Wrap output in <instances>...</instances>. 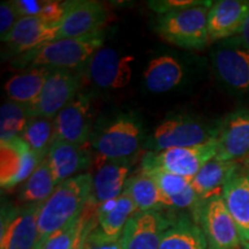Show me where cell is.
Segmentation results:
<instances>
[{"label":"cell","mask_w":249,"mask_h":249,"mask_svg":"<svg viewBox=\"0 0 249 249\" xmlns=\"http://www.w3.org/2000/svg\"><path fill=\"white\" fill-rule=\"evenodd\" d=\"M92 192L91 173L77 174L61 182L38 213V242L36 248L52 233L62 229L82 214Z\"/></svg>","instance_id":"cell-1"},{"label":"cell","mask_w":249,"mask_h":249,"mask_svg":"<svg viewBox=\"0 0 249 249\" xmlns=\"http://www.w3.org/2000/svg\"><path fill=\"white\" fill-rule=\"evenodd\" d=\"M104 30L76 38L55 39L18 57L13 62L18 67H46L71 71L87 65L104 44Z\"/></svg>","instance_id":"cell-2"},{"label":"cell","mask_w":249,"mask_h":249,"mask_svg":"<svg viewBox=\"0 0 249 249\" xmlns=\"http://www.w3.org/2000/svg\"><path fill=\"white\" fill-rule=\"evenodd\" d=\"M213 4V1H203L194 7L158 15L154 29L161 38L179 48L203 49L210 42L208 15Z\"/></svg>","instance_id":"cell-3"},{"label":"cell","mask_w":249,"mask_h":249,"mask_svg":"<svg viewBox=\"0 0 249 249\" xmlns=\"http://www.w3.org/2000/svg\"><path fill=\"white\" fill-rule=\"evenodd\" d=\"M220 120L210 121L193 116H172L156 127L147 141L151 152L172 148H188L216 141Z\"/></svg>","instance_id":"cell-4"},{"label":"cell","mask_w":249,"mask_h":249,"mask_svg":"<svg viewBox=\"0 0 249 249\" xmlns=\"http://www.w3.org/2000/svg\"><path fill=\"white\" fill-rule=\"evenodd\" d=\"M142 124L134 114H118L104 121L91 134V145L98 164L105 160H129L142 144Z\"/></svg>","instance_id":"cell-5"},{"label":"cell","mask_w":249,"mask_h":249,"mask_svg":"<svg viewBox=\"0 0 249 249\" xmlns=\"http://www.w3.org/2000/svg\"><path fill=\"white\" fill-rule=\"evenodd\" d=\"M216 154V141L195 147L149 151L142 158L141 170H161L192 180L208 161L214 160Z\"/></svg>","instance_id":"cell-6"},{"label":"cell","mask_w":249,"mask_h":249,"mask_svg":"<svg viewBox=\"0 0 249 249\" xmlns=\"http://www.w3.org/2000/svg\"><path fill=\"white\" fill-rule=\"evenodd\" d=\"M195 223L203 232L207 249L242 248L238 227L227 210L223 195L202 201Z\"/></svg>","instance_id":"cell-7"},{"label":"cell","mask_w":249,"mask_h":249,"mask_svg":"<svg viewBox=\"0 0 249 249\" xmlns=\"http://www.w3.org/2000/svg\"><path fill=\"white\" fill-rule=\"evenodd\" d=\"M211 64L224 88L235 95H249V51L235 37L226 39L211 51Z\"/></svg>","instance_id":"cell-8"},{"label":"cell","mask_w":249,"mask_h":249,"mask_svg":"<svg viewBox=\"0 0 249 249\" xmlns=\"http://www.w3.org/2000/svg\"><path fill=\"white\" fill-rule=\"evenodd\" d=\"M40 204L2 208L0 249H36Z\"/></svg>","instance_id":"cell-9"},{"label":"cell","mask_w":249,"mask_h":249,"mask_svg":"<svg viewBox=\"0 0 249 249\" xmlns=\"http://www.w3.org/2000/svg\"><path fill=\"white\" fill-rule=\"evenodd\" d=\"M81 79L76 73L66 70H53L46 81L35 104L28 107L30 118L53 120L57 114L79 93Z\"/></svg>","instance_id":"cell-10"},{"label":"cell","mask_w":249,"mask_h":249,"mask_svg":"<svg viewBox=\"0 0 249 249\" xmlns=\"http://www.w3.org/2000/svg\"><path fill=\"white\" fill-rule=\"evenodd\" d=\"M55 140L85 147L92 134L91 99L79 92L53 119Z\"/></svg>","instance_id":"cell-11"},{"label":"cell","mask_w":249,"mask_h":249,"mask_svg":"<svg viewBox=\"0 0 249 249\" xmlns=\"http://www.w3.org/2000/svg\"><path fill=\"white\" fill-rule=\"evenodd\" d=\"M44 158L36 152L21 138L0 143V186L9 189L29 179Z\"/></svg>","instance_id":"cell-12"},{"label":"cell","mask_w":249,"mask_h":249,"mask_svg":"<svg viewBox=\"0 0 249 249\" xmlns=\"http://www.w3.org/2000/svg\"><path fill=\"white\" fill-rule=\"evenodd\" d=\"M132 55H123L114 49L102 48L92 55L87 71L91 82L101 89H120L132 79Z\"/></svg>","instance_id":"cell-13"},{"label":"cell","mask_w":249,"mask_h":249,"mask_svg":"<svg viewBox=\"0 0 249 249\" xmlns=\"http://www.w3.org/2000/svg\"><path fill=\"white\" fill-rule=\"evenodd\" d=\"M108 13L104 5L91 0L66 1V11L59 23L57 39L76 38L102 31Z\"/></svg>","instance_id":"cell-14"},{"label":"cell","mask_w":249,"mask_h":249,"mask_svg":"<svg viewBox=\"0 0 249 249\" xmlns=\"http://www.w3.org/2000/svg\"><path fill=\"white\" fill-rule=\"evenodd\" d=\"M172 223L160 211H138L124 226L120 238L121 249H158Z\"/></svg>","instance_id":"cell-15"},{"label":"cell","mask_w":249,"mask_h":249,"mask_svg":"<svg viewBox=\"0 0 249 249\" xmlns=\"http://www.w3.org/2000/svg\"><path fill=\"white\" fill-rule=\"evenodd\" d=\"M214 160L236 161L249 157V107L236 108L220 120Z\"/></svg>","instance_id":"cell-16"},{"label":"cell","mask_w":249,"mask_h":249,"mask_svg":"<svg viewBox=\"0 0 249 249\" xmlns=\"http://www.w3.org/2000/svg\"><path fill=\"white\" fill-rule=\"evenodd\" d=\"M59 23H51L40 17L20 18L4 42L13 53L22 55L57 39Z\"/></svg>","instance_id":"cell-17"},{"label":"cell","mask_w":249,"mask_h":249,"mask_svg":"<svg viewBox=\"0 0 249 249\" xmlns=\"http://www.w3.org/2000/svg\"><path fill=\"white\" fill-rule=\"evenodd\" d=\"M248 14V0L214 1L208 15L209 39L222 40L235 37L240 33Z\"/></svg>","instance_id":"cell-18"},{"label":"cell","mask_w":249,"mask_h":249,"mask_svg":"<svg viewBox=\"0 0 249 249\" xmlns=\"http://www.w3.org/2000/svg\"><path fill=\"white\" fill-rule=\"evenodd\" d=\"M132 167L130 160H105L97 165L92 177V192L90 201L96 205L119 197L124 191Z\"/></svg>","instance_id":"cell-19"},{"label":"cell","mask_w":249,"mask_h":249,"mask_svg":"<svg viewBox=\"0 0 249 249\" xmlns=\"http://www.w3.org/2000/svg\"><path fill=\"white\" fill-rule=\"evenodd\" d=\"M227 210L238 227L242 246L249 242V172L240 167L223 189Z\"/></svg>","instance_id":"cell-20"},{"label":"cell","mask_w":249,"mask_h":249,"mask_svg":"<svg viewBox=\"0 0 249 249\" xmlns=\"http://www.w3.org/2000/svg\"><path fill=\"white\" fill-rule=\"evenodd\" d=\"M50 169L55 185L75 177V173L88 167L90 163L89 151L87 147L54 140L46 155Z\"/></svg>","instance_id":"cell-21"},{"label":"cell","mask_w":249,"mask_h":249,"mask_svg":"<svg viewBox=\"0 0 249 249\" xmlns=\"http://www.w3.org/2000/svg\"><path fill=\"white\" fill-rule=\"evenodd\" d=\"M138 211L132 197L124 191L119 197L98 205L96 213L98 229L110 240H120L124 226Z\"/></svg>","instance_id":"cell-22"},{"label":"cell","mask_w":249,"mask_h":249,"mask_svg":"<svg viewBox=\"0 0 249 249\" xmlns=\"http://www.w3.org/2000/svg\"><path fill=\"white\" fill-rule=\"evenodd\" d=\"M52 71L51 68L36 67L12 76L4 86L8 99L24 107L35 104Z\"/></svg>","instance_id":"cell-23"},{"label":"cell","mask_w":249,"mask_h":249,"mask_svg":"<svg viewBox=\"0 0 249 249\" xmlns=\"http://www.w3.org/2000/svg\"><path fill=\"white\" fill-rule=\"evenodd\" d=\"M185 77V68L173 55H160L151 59L143 74L148 91L164 93L177 88Z\"/></svg>","instance_id":"cell-24"},{"label":"cell","mask_w":249,"mask_h":249,"mask_svg":"<svg viewBox=\"0 0 249 249\" xmlns=\"http://www.w3.org/2000/svg\"><path fill=\"white\" fill-rule=\"evenodd\" d=\"M240 167L238 161H208L192 179L193 188L202 201L222 195L224 187Z\"/></svg>","instance_id":"cell-25"},{"label":"cell","mask_w":249,"mask_h":249,"mask_svg":"<svg viewBox=\"0 0 249 249\" xmlns=\"http://www.w3.org/2000/svg\"><path fill=\"white\" fill-rule=\"evenodd\" d=\"M124 192L132 197L139 211H160L165 208L171 209L169 200L157 182L142 171L129 177L124 186Z\"/></svg>","instance_id":"cell-26"},{"label":"cell","mask_w":249,"mask_h":249,"mask_svg":"<svg viewBox=\"0 0 249 249\" xmlns=\"http://www.w3.org/2000/svg\"><path fill=\"white\" fill-rule=\"evenodd\" d=\"M158 249H207V241L194 220L181 217L166 230Z\"/></svg>","instance_id":"cell-27"},{"label":"cell","mask_w":249,"mask_h":249,"mask_svg":"<svg viewBox=\"0 0 249 249\" xmlns=\"http://www.w3.org/2000/svg\"><path fill=\"white\" fill-rule=\"evenodd\" d=\"M55 188L57 185L45 157L29 179L23 182L18 201L23 204H40L53 194Z\"/></svg>","instance_id":"cell-28"},{"label":"cell","mask_w":249,"mask_h":249,"mask_svg":"<svg viewBox=\"0 0 249 249\" xmlns=\"http://www.w3.org/2000/svg\"><path fill=\"white\" fill-rule=\"evenodd\" d=\"M39 157L45 158L54 142V121L45 118H30L20 136Z\"/></svg>","instance_id":"cell-29"},{"label":"cell","mask_w":249,"mask_h":249,"mask_svg":"<svg viewBox=\"0 0 249 249\" xmlns=\"http://www.w3.org/2000/svg\"><path fill=\"white\" fill-rule=\"evenodd\" d=\"M29 119L27 107L11 101L4 103L0 108V143L20 138Z\"/></svg>","instance_id":"cell-30"},{"label":"cell","mask_w":249,"mask_h":249,"mask_svg":"<svg viewBox=\"0 0 249 249\" xmlns=\"http://www.w3.org/2000/svg\"><path fill=\"white\" fill-rule=\"evenodd\" d=\"M85 219L86 216L82 213L75 220L52 233L36 249H71L82 230Z\"/></svg>","instance_id":"cell-31"},{"label":"cell","mask_w":249,"mask_h":249,"mask_svg":"<svg viewBox=\"0 0 249 249\" xmlns=\"http://www.w3.org/2000/svg\"><path fill=\"white\" fill-rule=\"evenodd\" d=\"M20 18V14H18L13 1L1 2L0 5V36H1L2 42L7 38Z\"/></svg>","instance_id":"cell-32"},{"label":"cell","mask_w":249,"mask_h":249,"mask_svg":"<svg viewBox=\"0 0 249 249\" xmlns=\"http://www.w3.org/2000/svg\"><path fill=\"white\" fill-rule=\"evenodd\" d=\"M201 0H154L149 1V7L156 12L158 15L170 13V12L179 11V9H185L194 6L201 5Z\"/></svg>","instance_id":"cell-33"},{"label":"cell","mask_w":249,"mask_h":249,"mask_svg":"<svg viewBox=\"0 0 249 249\" xmlns=\"http://www.w3.org/2000/svg\"><path fill=\"white\" fill-rule=\"evenodd\" d=\"M86 249H121L120 240H110L101 232L98 225L92 230L86 242Z\"/></svg>","instance_id":"cell-34"},{"label":"cell","mask_w":249,"mask_h":249,"mask_svg":"<svg viewBox=\"0 0 249 249\" xmlns=\"http://www.w3.org/2000/svg\"><path fill=\"white\" fill-rule=\"evenodd\" d=\"M13 2L21 18L40 17L46 4L42 0H15Z\"/></svg>","instance_id":"cell-35"},{"label":"cell","mask_w":249,"mask_h":249,"mask_svg":"<svg viewBox=\"0 0 249 249\" xmlns=\"http://www.w3.org/2000/svg\"><path fill=\"white\" fill-rule=\"evenodd\" d=\"M235 39L238 40L240 44L244 46L246 50L249 51V14L247 18H246L244 26H242L240 33L235 36Z\"/></svg>","instance_id":"cell-36"},{"label":"cell","mask_w":249,"mask_h":249,"mask_svg":"<svg viewBox=\"0 0 249 249\" xmlns=\"http://www.w3.org/2000/svg\"><path fill=\"white\" fill-rule=\"evenodd\" d=\"M241 249H249V242H248V244H246L245 246H242Z\"/></svg>","instance_id":"cell-37"},{"label":"cell","mask_w":249,"mask_h":249,"mask_svg":"<svg viewBox=\"0 0 249 249\" xmlns=\"http://www.w3.org/2000/svg\"><path fill=\"white\" fill-rule=\"evenodd\" d=\"M246 169H247L248 172H249V157L247 158V165H246Z\"/></svg>","instance_id":"cell-38"}]
</instances>
